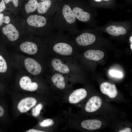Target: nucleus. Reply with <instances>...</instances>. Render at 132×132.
I'll use <instances>...</instances> for the list:
<instances>
[{
  "instance_id": "f257e3e1",
  "label": "nucleus",
  "mask_w": 132,
  "mask_h": 132,
  "mask_svg": "<svg viewBox=\"0 0 132 132\" xmlns=\"http://www.w3.org/2000/svg\"><path fill=\"white\" fill-rule=\"evenodd\" d=\"M54 17V29L62 32L67 31L69 34L76 33V18L71 7L66 1H61Z\"/></svg>"
},
{
  "instance_id": "f03ea898",
  "label": "nucleus",
  "mask_w": 132,
  "mask_h": 132,
  "mask_svg": "<svg viewBox=\"0 0 132 132\" xmlns=\"http://www.w3.org/2000/svg\"><path fill=\"white\" fill-rule=\"evenodd\" d=\"M63 32L57 31L50 35V45L52 50L57 54L62 56H70L73 52V43Z\"/></svg>"
},
{
  "instance_id": "7ed1b4c3",
  "label": "nucleus",
  "mask_w": 132,
  "mask_h": 132,
  "mask_svg": "<svg viewBox=\"0 0 132 132\" xmlns=\"http://www.w3.org/2000/svg\"><path fill=\"white\" fill-rule=\"evenodd\" d=\"M54 17L50 16L47 18L41 15H33L29 16L27 22L30 25L38 28H45L53 32Z\"/></svg>"
},
{
  "instance_id": "20e7f679",
  "label": "nucleus",
  "mask_w": 132,
  "mask_h": 132,
  "mask_svg": "<svg viewBox=\"0 0 132 132\" xmlns=\"http://www.w3.org/2000/svg\"><path fill=\"white\" fill-rule=\"evenodd\" d=\"M66 1L70 6L76 19L84 22H87L90 20V15L88 11L77 6L71 0H66Z\"/></svg>"
},
{
  "instance_id": "39448f33",
  "label": "nucleus",
  "mask_w": 132,
  "mask_h": 132,
  "mask_svg": "<svg viewBox=\"0 0 132 132\" xmlns=\"http://www.w3.org/2000/svg\"><path fill=\"white\" fill-rule=\"evenodd\" d=\"M96 39V37L93 34L85 32L77 36L75 38V41L78 45L86 46L93 44Z\"/></svg>"
},
{
  "instance_id": "423d86ee",
  "label": "nucleus",
  "mask_w": 132,
  "mask_h": 132,
  "mask_svg": "<svg viewBox=\"0 0 132 132\" xmlns=\"http://www.w3.org/2000/svg\"><path fill=\"white\" fill-rule=\"evenodd\" d=\"M24 64L28 71L33 75H38L41 72L42 67L41 65L33 59L26 58L24 60Z\"/></svg>"
},
{
  "instance_id": "0eeeda50",
  "label": "nucleus",
  "mask_w": 132,
  "mask_h": 132,
  "mask_svg": "<svg viewBox=\"0 0 132 132\" xmlns=\"http://www.w3.org/2000/svg\"><path fill=\"white\" fill-rule=\"evenodd\" d=\"M37 102L36 99L34 98H26L19 102L17 105V108L21 112L25 113L35 106Z\"/></svg>"
},
{
  "instance_id": "6e6552de",
  "label": "nucleus",
  "mask_w": 132,
  "mask_h": 132,
  "mask_svg": "<svg viewBox=\"0 0 132 132\" xmlns=\"http://www.w3.org/2000/svg\"><path fill=\"white\" fill-rule=\"evenodd\" d=\"M102 104V101L101 98L98 96H94L88 101L85 105V109L88 112H93L99 109Z\"/></svg>"
},
{
  "instance_id": "1a4fd4ad",
  "label": "nucleus",
  "mask_w": 132,
  "mask_h": 132,
  "mask_svg": "<svg viewBox=\"0 0 132 132\" xmlns=\"http://www.w3.org/2000/svg\"><path fill=\"white\" fill-rule=\"evenodd\" d=\"M100 89L103 94L107 95L111 98H115L117 95L115 86L109 82H105L101 84Z\"/></svg>"
},
{
  "instance_id": "9d476101",
  "label": "nucleus",
  "mask_w": 132,
  "mask_h": 132,
  "mask_svg": "<svg viewBox=\"0 0 132 132\" xmlns=\"http://www.w3.org/2000/svg\"><path fill=\"white\" fill-rule=\"evenodd\" d=\"M87 92L84 88H80L74 91L69 96L68 100L71 104L77 103L84 99L87 96Z\"/></svg>"
},
{
  "instance_id": "9b49d317",
  "label": "nucleus",
  "mask_w": 132,
  "mask_h": 132,
  "mask_svg": "<svg viewBox=\"0 0 132 132\" xmlns=\"http://www.w3.org/2000/svg\"><path fill=\"white\" fill-rule=\"evenodd\" d=\"M2 31L4 35L7 36L8 39L11 41H15L19 37V32L11 24H8L3 27Z\"/></svg>"
},
{
  "instance_id": "f8f14e48",
  "label": "nucleus",
  "mask_w": 132,
  "mask_h": 132,
  "mask_svg": "<svg viewBox=\"0 0 132 132\" xmlns=\"http://www.w3.org/2000/svg\"><path fill=\"white\" fill-rule=\"evenodd\" d=\"M19 84L22 89L30 91L36 90L38 87L37 83L32 82L30 78L27 76H24L21 78Z\"/></svg>"
},
{
  "instance_id": "ddd939ff",
  "label": "nucleus",
  "mask_w": 132,
  "mask_h": 132,
  "mask_svg": "<svg viewBox=\"0 0 132 132\" xmlns=\"http://www.w3.org/2000/svg\"><path fill=\"white\" fill-rule=\"evenodd\" d=\"M51 65L55 71L63 74H67L70 72V69L68 66L63 63L60 59H53L51 61Z\"/></svg>"
},
{
  "instance_id": "4468645a",
  "label": "nucleus",
  "mask_w": 132,
  "mask_h": 132,
  "mask_svg": "<svg viewBox=\"0 0 132 132\" xmlns=\"http://www.w3.org/2000/svg\"><path fill=\"white\" fill-rule=\"evenodd\" d=\"M84 55L88 59L98 61L103 58L104 54L103 52L99 50L89 49L85 52Z\"/></svg>"
},
{
  "instance_id": "2eb2a0df",
  "label": "nucleus",
  "mask_w": 132,
  "mask_h": 132,
  "mask_svg": "<svg viewBox=\"0 0 132 132\" xmlns=\"http://www.w3.org/2000/svg\"><path fill=\"white\" fill-rule=\"evenodd\" d=\"M102 123L99 120L97 119L88 120L82 122L81 126L85 129L93 130L99 128L101 126Z\"/></svg>"
},
{
  "instance_id": "dca6fc26",
  "label": "nucleus",
  "mask_w": 132,
  "mask_h": 132,
  "mask_svg": "<svg viewBox=\"0 0 132 132\" xmlns=\"http://www.w3.org/2000/svg\"><path fill=\"white\" fill-rule=\"evenodd\" d=\"M21 50L29 55H33L37 52L38 48L36 44L27 41L22 44L20 46Z\"/></svg>"
},
{
  "instance_id": "f3484780",
  "label": "nucleus",
  "mask_w": 132,
  "mask_h": 132,
  "mask_svg": "<svg viewBox=\"0 0 132 132\" xmlns=\"http://www.w3.org/2000/svg\"><path fill=\"white\" fill-rule=\"evenodd\" d=\"M106 30L110 35L115 36L125 34L127 32L126 30L124 27L121 26L116 27L114 25L108 27Z\"/></svg>"
},
{
  "instance_id": "a211bd4d",
  "label": "nucleus",
  "mask_w": 132,
  "mask_h": 132,
  "mask_svg": "<svg viewBox=\"0 0 132 132\" xmlns=\"http://www.w3.org/2000/svg\"><path fill=\"white\" fill-rule=\"evenodd\" d=\"M51 80L55 85L60 89H64L66 83L63 76L61 74L56 73L51 78Z\"/></svg>"
},
{
  "instance_id": "6ab92c4d",
  "label": "nucleus",
  "mask_w": 132,
  "mask_h": 132,
  "mask_svg": "<svg viewBox=\"0 0 132 132\" xmlns=\"http://www.w3.org/2000/svg\"><path fill=\"white\" fill-rule=\"evenodd\" d=\"M39 2L37 0H29L25 5V9L27 13L33 12L37 9Z\"/></svg>"
},
{
  "instance_id": "aec40b11",
  "label": "nucleus",
  "mask_w": 132,
  "mask_h": 132,
  "mask_svg": "<svg viewBox=\"0 0 132 132\" xmlns=\"http://www.w3.org/2000/svg\"><path fill=\"white\" fill-rule=\"evenodd\" d=\"M7 65L4 58L0 55V72L4 73L7 70Z\"/></svg>"
},
{
  "instance_id": "412c9836",
  "label": "nucleus",
  "mask_w": 132,
  "mask_h": 132,
  "mask_svg": "<svg viewBox=\"0 0 132 132\" xmlns=\"http://www.w3.org/2000/svg\"><path fill=\"white\" fill-rule=\"evenodd\" d=\"M43 106L42 103H40L37 105L32 110V115L35 117L38 116L40 114L41 111L42 109Z\"/></svg>"
},
{
  "instance_id": "4be33fe9",
  "label": "nucleus",
  "mask_w": 132,
  "mask_h": 132,
  "mask_svg": "<svg viewBox=\"0 0 132 132\" xmlns=\"http://www.w3.org/2000/svg\"><path fill=\"white\" fill-rule=\"evenodd\" d=\"M54 122V121L50 119H48L44 120L40 123V126L43 127H48L52 126Z\"/></svg>"
},
{
  "instance_id": "5701e85b",
  "label": "nucleus",
  "mask_w": 132,
  "mask_h": 132,
  "mask_svg": "<svg viewBox=\"0 0 132 132\" xmlns=\"http://www.w3.org/2000/svg\"><path fill=\"white\" fill-rule=\"evenodd\" d=\"M110 75L115 77L120 78L122 77L123 74L121 72L113 70H110L109 72Z\"/></svg>"
},
{
  "instance_id": "b1692460",
  "label": "nucleus",
  "mask_w": 132,
  "mask_h": 132,
  "mask_svg": "<svg viewBox=\"0 0 132 132\" xmlns=\"http://www.w3.org/2000/svg\"><path fill=\"white\" fill-rule=\"evenodd\" d=\"M4 2L7 4L10 1H12L14 5L16 7H17L18 5V0H4Z\"/></svg>"
},
{
  "instance_id": "393cba45",
  "label": "nucleus",
  "mask_w": 132,
  "mask_h": 132,
  "mask_svg": "<svg viewBox=\"0 0 132 132\" xmlns=\"http://www.w3.org/2000/svg\"><path fill=\"white\" fill-rule=\"evenodd\" d=\"M5 8L4 1L3 0H2L0 3V12L3 11Z\"/></svg>"
},
{
  "instance_id": "a878e982",
  "label": "nucleus",
  "mask_w": 132,
  "mask_h": 132,
  "mask_svg": "<svg viewBox=\"0 0 132 132\" xmlns=\"http://www.w3.org/2000/svg\"><path fill=\"white\" fill-rule=\"evenodd\" d=\"M3 22L8 24L9 23L10 21V17L8 16H4L3 18Z\"/></svg>"
},
{
  "instance_id": "bb28decb",
  "label": "nucleus",
  "mask_w": 132,
  "mask_h": 132,
  "mask_svg": "<svg viewBox=\"0 0 132 132\" xmlns=\"http://www.w3.org/2000/svg\"><path fill=\"white\" fill-rule=\"evenodd\" d=\"M131 132L132 130L131 129L129 128H126L119 131V132Z\"/></svg>"
},
{
  "instance_id": "cd10ccee",
  "label": "nucleus",
  "mask_w": 132,
  "mask_h": 132,
  "mask_svg": "<svg viewBox=\"0 0 132 132\" xmlns=\"http://www.w3.org/2000/svg\"><path fill=\"white\" fill-rule=\"evenodd\" d=\"M26 132H44L42 131L35 130L34 129H31L26 131Z\"/></svg>"
},
{
  "instance_id": "c85d7f7f",
  "label": "nucleus",
  "mask_w": 132,
  "mask_h": 132,
  "mask_svg": "<svg viewBox=\"0 0 132 132\" xmlns=\"http://www.w3.org/2000/svg\"><path fill=\"white\" fill-rule=\"evenodd\" d=\"M4 15L2 13H0V26H1L3 22Z\"/></svg>"
},
{
  "instance_id": "c756f323",
  "label": "nucleus",
  "mask_w": 132,
  "mask_h": 132,
  "mask_svg": "<svg viewBox=\"0 0 132 132\" xmlns=\"http://www.w3.org/2000/svg\"><path fill=\"white\" fill-rule=\"evenodd\" d=\"M4 110L3 108L0 105V117L2 116L4 114Z\"/></svg>"
},
{
  "instance_id": "7c9ffc66",
  "label": "nucleus",
  "mask_w": 132,
  "mask_h": 132,
  "mask_svg": "<svg viewBox=\"0 0 132 132\" xmlns=\"http://www.w3.org/2000/svg\"><path fill=\"white\" fill-rule=\"evenodd\" d=\"M95 1H97V2H100L102 0H104V1H107L109 0H94Z\"/></svg>"
},
{
  "instance_id": "2f4dec72",
  "label": "nucleus",
  "mask_w": 132,
  "mask_h": 132,
  "mask_svg": "<svg viewBox=\"0 0 132 132\" xmlns=\"http://www.w3.org/2000/svg\"><path fill=\"white\" fill-rule=\"evenodd\" d=\"M129 40L131 43H132V36H131Z\"/></svg>"
},
{
  "instance_id": "473e14b6",
  "label": "nucleus",
  "mask_w": 132,
  "mask_h": 132,
  "mask_svg": "<svg viewBox=\"0 0 132 132\" xmlns=\"http://www.w3.org/2000/svg\"><path fill=\"white\" fill-rule=\"evenodd\" d=\"M130 48H131V49L132 50V43H131V44Z\"/></svg>"
}]
</instances>
